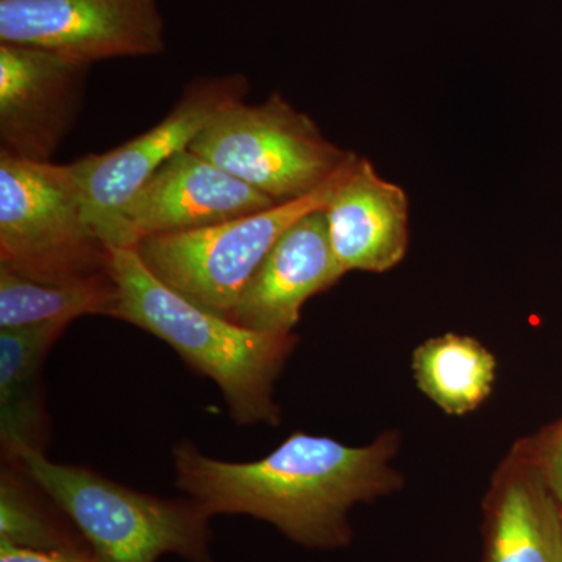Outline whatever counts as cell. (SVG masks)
<instances>
[{"instance_id": "cell-5", "label": "cell", "mask_w": 562, "mask_h": 562, "mask_svg": "<svg viewBox=\"0 0 562 562\" xmlns=\"http://www.w3.org/2000/svg\"><path fill=\"white\" fill-rule=\"evenodd\" d=\"M347 160L305 198L201 231L146 236L136 254L155 279L228 319L280 236L305 214L327 209Z\"/></svg>"}, {"instance_id": "cell-18", "label": "cell", "mask_w": 562, "mask_h": 562, "mask_svg": "<svg viewBox=\"0 0 562 562\" xmlns=\"http://www.w3.org/2000/svg\"><path fill=\"white\" fill-rule=\"evenodd\" d=\"M0 562H98L91 553L31 552L0 546Z\"/></svg>"}, {"instance_id": "cell-12", "label": "cell", "mask_w": 562, "mask_h": 562, "mask_svg": "<svg viewBox=\"0 0 562 562\" xmlns=\"http://www.w3.org/2000/svg\"><path fill=\"white\" fill-rule=\"evenodd\" d=\"M408 210L405 191L350 151L325 209L328 238L344 276L386 272L403 260L409 243Z\"/></svg>"}, {"instance_id": "cell-15", "label": "cell", "mask_w": 562, "mask_h": 562, "mask_svg": "<svg viewBox=\"0 0 562 562\" xmlns=\"http://www.w3.org/2000/svg\"><path fill=\"white\" fill-rule=\"evenodd\" d=\"M414 379L419 390L442 412L462 416L490 397L497 361L471 336L432 338L414 351Z\"/></svg>"}, {"instance_id": "cell-6", "label": "cell", "mask_w": 562, "mask_h": 562, "mask_svg": "<svg viewBox=\"0 0 562 562\" xmlns=\"http://www.w3.org/2000/svg\"><path fill=\"white\" fill-rule=\"evenodd\" d=\"M190 149L277 203L312 194L350 154L277 92L260 105L228 103Z\"/></svg>"}, {"instance_id": "cell-2", "label": "cell", "mask_w": 562, "mask_h": 562, "mask_svg": "<svg viewBox=\"0 0 562 562\" xmlns=\"http://www.w3.org/2000/svg\"><path fill=\"white\" fill-rule=\"evenodd\" d=\"M111 273L120 290L114 319L157 336L213 380L236 424H279L273 383L297 341L292 333L249 330L195 305L155 279L135 249H111Z\"/></svg>"}, {"instance_id": "cell-16", "label": "cell", "mask_w": 562, "mask_h": 562, "mask_svg": "<svg viewBox=\"0 0 562 562\" xmlns=\"http://www.w3.org/2000/svg\"><path fill=\"white\" fill-rule=\"evenodd\" d=\"M120 290L113 273L68 284L40 283L0 269V328L46 322H72L81 316L113 317Z\"/></svg>"}, {"instance_id": "cell-11", "label": "cell", "mask_w": 562, "mask_h": 562, "mask_svg": "<svg viewBox=\"0 0 562 562\" xmlns=\"http://www.w3.org/2000/svg\"><path fill=\"white\" fill-rule=\"evenodd\" d=\"M341 277L328 238L325 209L314 210L273 244L228 321L255 331L292 333L303 303Z\"/></svg>"}, {"instance_id": "cell-17", "label": "cell", "mask_w": 562, "mask_h": 562, "mask_svg": "<svg viewBox=\"0 0 562 562\" xmlns=\"http://www.w3.org/2000/svg\"><path fill=\"white\" fill-rule=\"evenodd\" d=\"M0 546L41 553L92 554L72 520L16 461H7L0 476Z\"/></svg>"}, {"instance_id": "cell-7", "label": "cell", "mask_w": 562, "mask_h": 562, "mask_svg": "<svg viewBox=\"0 0 562 562\" xmlns=\"http://www.w3.org/2000/svg\"><path fill=\"white\" fill-rule=\"evenodd\" d=\"M247 91L249 81L243 74L199 77L150 131L105 154L70 162L88 224L110 249H128L124 210L133 195L169 158L190 149L222 109L246 98Z\"/></svg>"}, {"instance_id": "cell-4", "label": "cell", "mask_w": 562, "mask_h": 562, "mask_svg": "<svg viewBox=\"0 0 562 562\" xmlns=\"http://www.w3.org/2000/svg\"><path fill=\"white\" fill-rule=\"evenodd\" d=\"M0 269L50 284L111 272V249L88 224L70 165L0 151Z\"/></svg>"}, {"instance_id": "cell-13", "label": "cell", "mask_w": 562, "mask_h": 562, "mask_svg": "<svg viewBox=\"0 0 562 562\" xmlns=\"http://www.w3.org/2000/svg\"><path fill=\"white\" fill-rule=\"evenodd\" d=\"M69 322L0 328V442L7 461L44 452L49 420L44 406L43 368Z\"/></svg>"}, {"instance_id": "cell-9", "label": "cell", "mask_w": 562, "mask_h": 562, "mask_svg": "<svg viewBox=\"0 0 562 562\" xmlns=\"http://www.w3.org/2000/svg\"><path fill=\"white\" fill-rule=\"evenodd\" d=\"M88 70L54 52L0 43V151L50 161L81 113Z\"/></svg>"}, {"instance_id": "cell-3", "label": "cell", "mask_w": 562, "mask_h": 562, "mask_svg": "<svg viewBox=\"0 0 562 562\" xmlns=\"http://www.w3.org/2000/svg\"><path fill=\"white\" fill-rule=\"evenodd\" d=\"M57 503L98 562H157L177 554L214 562L211 514L192 498H161L124 486L81 465L50 461L44 452L14 460Z\"/></svg>"}, {"instance_id": "cell-8", "label": "cell", "mask_w": 562, "mask_h": 562, "mask_svg": "<svg viewBox=\"0 0 562 562\" xmlns=\"http://www.w3.org/2000/svg\"><path fill=\"white\" fill-rule=\"evenodd\" d=\"M0 43L69 60L157 57L166 49L160 0H0Z\"/></svg>"}, {"instance_id": "cell-14", "label": "cell", "mask_w": 562, "mask_h": 562, "mask_svg": "<svg viewBox=\"0 0 562 562\" xmlns=\"http://www.w3.org/2000/svg\"><path fill=\"white\" fill-rule=\"evenodd\" d=\"M484 562H562V506L549 483L506 479L487 508Z\"/></svg>"}, {"instance_id": "cell-10", "label": "cell", "mask_w": 562, "mask_h": 562, "mask_svg": "<svg viewBox=\"0 0 562 562\" xmlns=\"http://www.w3.org/2000/svg\"><path fill=\"white\" fill-rule=\"evenodd\" d=\"M279 205L191 149L169 158L124 210L128 249L146 236L201 231Z\"/></svg>"}, {"instance_id": "cell-19", "label": "cell", "mask_w": 562, "mask_h": 562, "mask_svg": "<svg viewBox=\"0 0 562 562\" xmlns=\"http://www.w3.org/2000/svg\"><path fill=\"white\" fill-rule=\"evenodd\" d=\"M546 476L550 490L562 506V431L558 436L557 442H554L552 452H550Z\"/></svg>"}, {"instance_id": "cell-1", "label": "cell", "mask_w": 562, "mask_h": 562, "mask_svg": "<svg viewBox=\"0 0 562 562\" xmlns=\"http://www.w3.org/2000/svg\"><path fill=\"white\" fill-rule=\"evenodd\" d=\"M392 453L391 439L349 447L294 432L258 461L214 460L183 441L173 462L177 487L211 516H250L299 546L331 550L350 542L353 506L394 490Z\"/></svg>"}]
</instances>
